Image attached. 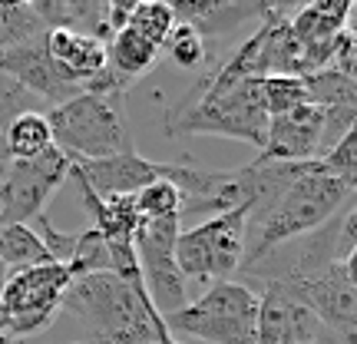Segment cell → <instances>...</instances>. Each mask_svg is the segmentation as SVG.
I'll use <instances>...</instances> for the list:
<instances>
[{"instance_id": "6da1fadb", "label": "cell", "mask_w": 357, "mask_h": 344, "mask_svg": "<svg viewBox=\"0 0 357 344\" xmlns=\"http://www.w3.org/2000/svg\"><path fill=\"white\" fill-rule=\"evenodd\" d=\"M351 199H354V186L337 179L321 159L291 163V179L281 186L265 212L255 222H248L242 271L255 268L261 258L278 252L291 239L311 235L321 225H328Z\"/></svg>"}, {"instance_id": "7a4b0ae2", "label": "cell", "mask_w": 357, "mask_h": 344, "mask_svg": "<svg viewBox=\"0 0 357 344\" xmlns=\"http://www.w3.org/2000/svg\"><path fill=\"white\" fill-rule=\"evenodd\" d=\"M265 129L261 80L229 77L225 70L195 83L189 96H182L166 113V136H225L261 149Z\"/></svg>"}, {"instance_id": "3957f363", "label": "cell", "mask_w": 357, "mask_h": 344, "mask_svg": "<svg viewBox=\"0 0 357 344\" xmlns=\"http://www.w3.org/2000/svg\"><path fill=\"white\" fill-rule=\"evenodd\" d=\"M43 116L50 123L53 146L70 163L136 153L123 116V96L116 93H79L60 106H50Z\"/></svg>"}, {"instance_id": "277c9868", "label": "cell", "mask_w": 357, "mask_h": 344, "mask_svg": "<svg viewBox=\"0 0 357 344\" xmlns=\"http://www.w3.org/2000/svg\"><path fill=\"white\" fill-rule=\"evenodd\" d=\"M261 298L242 281H212L199 298L169 315V334L205 344H255Z\"/></svg>"}, {"instance_id": "5b68a950", "label": "cell", "mask_w": 357, "mask_h": 344, "mask_svg": "<svg viewBox=\"0 0 357 344\" xmlns=\"http://www.w3.org/2000/svg\"><path fill=\"white\" fill-rule=\"evenodd\" d=\"M248 222H252V209H235V212L205 218L199 225L178 232L176 265L182 278L231 281L235 271H242Z\"/></svg>"}, {"instance_id": "8992f818", "label": "cell", "mask_w": 357, "mask_h": 344, "mask_svg": "<svg viewBox=\"0 0 357 344\" xmlns=\"http://www.w3.org/2000/svg\"><path fill=\"white\" fill-rule=\"evenodd\" d=\"M182 232V218H142L136 229V262H139L142 288L149 305L155 308V315L166 321L169 315H176L189 305V281L182 278V271L176 265V239Z\"/></svg>"}, {"instance_id": "52a82bcc", "label": "cell", "mask_w": 357, "mask_h": 344, "mask_svg": "<svg viewBox=\"0 0 357 344\" xmlns=\"http://www.w3.org/2000/svg\"><path fill=\"white\" fill-rule=\"evenodd\" d=\"M354 265L351 262H328L324 268L301 275L291 281H275L294 301L314 315V318L344 344H354V328H357V294H354Z\"/></svg>"}, {"instance_id": "ba28073f", "label": "cell", "mask_w": 357, "mask_h": 344, "mask_svg": "<svg viewBox=\"0 0 357 344\" xmlns=\"http://www.w3.org/2000/svg\"><path fill=\"white\" fill-rule=\"evenodd\" d=\"M70 271L56 262L26 268L7 278L3 292H0V305L10 315V328L7 338H30L40 328H47L56 315H60V301L63 292L70 288Z\"/></svg>"}, {"instance_id": "9c48e42d", "label": "cell", "mask_w": 357, "mask_h": 344, "mask_svg": "<svg viewBox=\"0 0 357 344\" xmlns=\"http://www.w3.org/2000/svg\"><path fill=\"white\" fill-rule=\"evenodd\" d=\"M70 179V159L56 146L37 159H13L0 182V229L3 225H30L43 216L50 195Z\"/></svg>"}, {"instance_id": "30bf717a", "label": "cell", "mask_w": 357, "mask_h": 344, "mask_svg": "<svg viewBox=\"0 0 357 344\" xmlns=\"http://www.w3.org/2000/svg\"><path fill=\"white\" fill-rule=\"evenodd\" d=\"M324 153V110L305 103L284 116H271L265 129V146L258 149L261 166L268 163H311Z\"/></svg>"}, {"instance_id": "8fae6325", "label": "cell", "mask_w": 357, "mask_h": 344, "mask_svg": "<svg viewBox=\"0 0 357 344\" xmlns=\"http://www.w3.org/2000/svg\"><path fill=\"white\" fill-rule=\"evenodd\" d=\"M0 73L10 77L17 87H24L30 96H37V100L47 103V106H60V103L73 100V96L83 93V87L73 83V80L50 60L43 40L13 47V50H0Z\"/></svg>"}, {"instance_id": "7c38bea8", "label": "cell", "mask_w": 357, "mask_h": 344, "mask_svg": "<svg viewBox=\"0 0 357 344\" xmlns=\"http://www.w3.org/2000/svg\"><path fill=\"white\" fill-rule=\"evenodd\" d=\"M70 169L86 182V189L96 199L136 195L149 182L166 179V163L146 159L139 153H123V156H109V159H86V163H73Z\"/></svg>"}, {"instance_id": "4fadbf2b", "label": "cell", "mask_w": 357, "mask_h": 344, "mask_svg": "<svg viewBox=\"0 0 357 344\" xmlns=\"http://www.w3.org/2000/svg\"><path fill=\"white\" fill-rule=\"evenodd\" d=\"M176 24L192 27L202 40H225L238 27L261 20L268 3H231V0H176L169 3Z\"/></svg>"}, {"instance_id": "5bb4252c", "label": "cell", "mask_w": 357, "mask_h": 344, "mask_svg": "<svg viewBox=\"0 0 357 344\" xmlns=\"http://www.w3.org/2000/svg\"><path fill=\"white\" fill-rule=\"evenodd\" d=\"M43 47H47L53 63L79 87H86L89 80L106 70V47L93 37H79V33H66V30H47Z\"/></svg>"}, {"instance_id": "9a60e30c", "label": "cell", "mask_w": 357, "mask_h": 344, "mask_svg": "<svg viewBox=\"0 0 357 344\" xmlns=\"http://www.w3.org/2000/svg\"><path fill=\"white\" fill-rule=\"evenodd\" d=\"M357 3L354 0H318L307 7H294L288 17V30L298 43L314 47V43H331L354 17Z\"/></svg>"}, {"instance_id": "2e32d148", "label": "cell", "mask_w": 357, "mask_h": 344, "mask_svg": "<svg viewBox=\"0 0 357 344\" xmlns=\"http://www.w3.org/2000/svg\"><path fill=\"white\" fill-rule=\"evenodd\" d=\"M159 57H162L159 47H153L149 40H142L139 33L129 30V27L116 30L113 37H109V43H106V70H109L113 77H119L123 83H129V87L139 77H146Z\"/></svg>"}, {"instance_id": "e0dca14e", "label": "cell", "mask_w": 357, "mask_h": 344, "mask_svg": "<svg viewBox=\"0 0 357 344\" xmlns=\"http://www.w3.org/2000/svg\"><path fill=\"white\" fill-rule=\"evenodd\" d=\"M7 153L10 159H37L47 149H53V136H50V123L43 110H30V113H20L7 126Z\"/></svg>"}, {"instance_id": "ac0fdd59", "label": "cell", "mask_w": 357, "mask_h": 344, "mask_svg": "<svg viewBox=\"0 0 357 344\" xmlns=\"http://www.w3.org/2000/svg\"><path fill=\"white\" fill-rule=\"evenodd\" d=\"M0 262L7 265L10 275H17V271H26V268L47 265L50 255H47L43 242L30 225H3L0 229Z\"/></svg>"}, {"instance_id": "d6986e66", "label": "cell", "mask_w": 357, "mask_h": 344, "mask_svg": "<svg viewBox=\"0 0 357 344\" xmlns=\"http://www.w3.org/2000/svg\"><path fill=\"white\" fill-rule=\"evenodd\" d=\"M307 89V103L321 110H357V80L337 70H321L311 77H301Z\"/></svg>"}, {"instance_id": "ffe728a7", "label": "cell", "mask_w": 357, "mask_h": 344, "mask_svg": "<svg viewBox=\"0 0 357 344\" xmlns=\"http://www.w3.org/2000/svg\"><path fill=\"white\" fill-rule=\"evenodd\" d=\"M43 37H47V27L37 20L30 3H3L0 0V50L37 43Z\"/></svg>"}, {"instance_id": "44dd1931", "label": "cell", "mask_w": 357, "mask_h": 344, "mask_svg": "<svg viewBox=\"0 0 357 344\" xmlns=\"http://www.w3.org/2000/svg\"><path fill=\"white\" fill-rule=\"evenodd\" d=\"M126 27L162 50L166 37L172 33V27H176V13H172V7L162 3V0H136L132 10H129Z\"/></svg>"}, {"instance_id": "7402d4cb", "label": "cell", "mask_w": 357, "mask_h": 344, "mask_svg": "<svg viewBox=\"0 0 357 344\" xmlns=\"http://www.w3.org/2000/svg\"><path fill=\"white\" fill-rule=\"evenodd\" d=\"M70 278H83V275H102L109 271L113 275V258H109V248L102 242V235L96 229L77 232V248H73V258H70Z\"/></svg>"}, {"instance_id": "603a6c76", "label": "cell", "mask_w": 357, "mask_h": 344, "mask_svg": "<svg viewBox=\"0 0 357 344\" xmlns=\"http://www.w3.org/2000/svg\"><path fill=\"white\" fill-rule=\"evenodd\" d=\"M307 103V89L301 77H265L261 80V106H265L268 119L271 116H284L305 106Z\"/></svg>"}, {"instance_id": "cb8c5ba5", "label": "cell", "mask_w": 357, "mask_h": 344, "mask_svg": "<svg viewBox=\"0 0 357 344\" xmlns=\"http://www.w3.org/2000/svg\"><path fill=\"white\" fill-rule=\"evenodd\" d=\"M159 53H166L178 70H199V66L205 63V40L199 37L192 27L176 24Z\"/></svg>"}, {"instance_id": "d4e9b609", "label": "cell", "mask_w": 357, "mask_h": 344, "mask_svg": "<svg viewBox=\"0 0 357 344\" xmlns=\"http://www.w3.org/2000/svg\"><path fill=\"white\" fill-rule=\"evenodd\" d=\"M136 209H139L142 218L178 216V189L166 179H155L142 192H136Z\"/></svg>"}, {"instance_id": "484cf974", "label": "cell", "mask_w": 357, "mask_h": 344, "mask_svg": "<svg viewBox=\"0 0 357 344\" xmlns=\"http://www.w3.org/2000/svg\"><path fill=\"white\" fill-rule=\"evenodd\" d=\"M33 222H37V229L33 232H37V239L43 242L50 262H56V265L66 268L70 265V258H73V248H77V232H60L47 216H37Z\"/></svg>"}, {"instance_id": "4316f807", "label": "cell", "mask_w": 357, "mask_h": 344, "mask_svg": "<svg viewBox=\"0 0 357 344\" xmlns=\"http://www.w3.org/2000/svg\"><path fill=\"white\" fill-rule=\"evenodd\" d=\"M321 163L331 169L337 179H344L351 186H357V133L351 129L344 140H337L328 149V153L321 156Z\"/></svg>"}, {"instance_id": "83f0119b", "label": "cell", "mask_w": 357, "mask_h": 344, "mask_svg": "<svg viewBox=\"0 0 357 344\" xmlns=\"http://www.w3.org/2000/svg\"><path fill=\"white\" fill-rule=\"evenodd\" d=\"M7 328H10V315H7V308L0 305V338H7Z\"/></svg>"}, {"instance_id": "f1b7e54d", "label": "cell", "mask_w": 357, "mask_h": 344, "mask_svg": "<svg viewBox=\"0 0 357 344\" xmlns=\"http://www.w3.org/2000/svg\"><path fill=\"white\" fill-rule=\"evenodd\" d=\"M7 278H10V271H7V265L0 262V292H3V285H7Z\"/></svg>"}, {"instance_id": "f546056e", "label": "cell", "mask_w": 357, "mask_h": 344, "mask_svg": "<svg viewBox=\"0 0 357 344\" xmlns=\"http://www.w3.org/2000/svg\"><path fill=\"white\" fill-rule=\"evenodd\" d=\"M176 344H205V341H176Z\"/></svg>"}]
</instances>
